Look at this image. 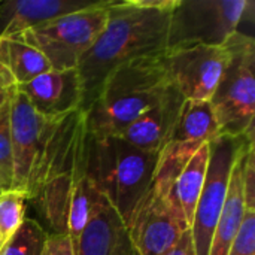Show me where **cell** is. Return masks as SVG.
I'll use <instances>...</instances> for the list:
<instances>
[{"label": "cell", "mask_w": 255, "mask_h": 255, "mask_svg": "<svg viewBox=\"0 0 255 255\" xmlns=\"http://www.w3.org/2000/svg\"><path fill=\"white\" fill-rule=\"evenodd\" d=\"M13 185L27 200L67 173L84 149L90 131L84 109L63 117L37 114L18 90L10 102Z\"/></svg>", "instance_id": "6da1fadb"}, {"label": "cell", "mask_w": 255, "mask_h": 255, "mask_svg": "<svg viewBox=\"0 0 255 255\" xmlns=\"http://www.w3.org/2000/svg\"><path fill=\"white\" fill-rule=\"evenodd\" d=\"M178 0H114L108 22L76 70L85 109L103 81L120 66L167 51L170 15Z\"/></svg>", "instance_id": "7a4b0ae2"}, {"label": "cell", "mask_w": 255, "mask_h": 255, "mask_svg": "<svg viewBox=\"0 0 255 255\" xmlns=\"http://www.w3.org/2000/svg\"><path fill=\"white\" fill-rule=\"evenodd\" d=\"M164 54L128 61L103 81L84 109L93 136H120L163 97L172 85Z\"/></svg>", "instance_id": "3957f363"}, {"label": "cell", "mask_w": 255, "mask_h": 255, "mask_svg": "<svg viewBox=\"0 0 255 255\" xmlns=\"http://www.w3.org/2000/svg\"><path fill=\"white\" fill-rule=\"evenodd\" d=\"M197 149L178 145L163 149L152 184L127 227L137 255H163L190 229L175 194V181Z\"/></svg>", "instance_id": "277c9868"}, {"label": "cell", "mask_w": 255, "mask_h": 255, "mask_svg": "<svg viewBox=\"0 0 255 255\" xmlns=\"http://www.w3.org/2000/svg\"><path fill=\"white\" fill-rule=\"evenodd\" d=\"M160 155L142 151L121 136L96 137L91 134L90 173L93 182L126 227L152 184Z\"/></svg>", "instance_id": "5b68a950"}, {"label": "cell", "mask_w": 255, "mask_h": 255, "mask_svg": "<svg viewBox=\"0 0 255 255\" xmlns=\"http://www.w3.org/2000/svg\"><path fill=\"white\" fill-rule=\"evenodd\" d=\"M227 45L230 60L209 102L221 136L242 137L254 134L255 40L238 31Z\"/></svg>", "instance_id": "8992f818"}, {"label": "cell", "mask_w": 255, "mask_h": 255, "mask_svg": "<svg viewBox=\"0 0 255 255\" xmlns=\"http://www.w3.org/2000/svg\"><path fill=\"white\" fill-rule=\"evenodd\" d=\"M250 6L248 0H178L170 15L167 51L226 45L239 31Z\"/></svg>", "instance_id": "52a82bcc"}, {"label": "cell", "mask_w": 255, "mask_h": 255, "mask_svg": "<svg viewBox=\"0 0 255 255\" xmlns=\"http://www.w3.org/2000/svg\"><path fill=\"white\" fill-rule=\"evenodd\" d=\"M114 0L85 9L36 28L18 37L39 49L52 70L76 69L85 52L94 45L108 22V9Z\"/></svg>", "instance_id": "ba28073f"}, {"label": "cell", "mask_w": 255, "mask_h": 255, "mask_svg": "<svg viewBox=\"0 0 255 255\" xmlns=\"http://www.w3.org/2000/svg\"><path fill=\"white\" fill-rule=\"evenodd\" d=\"M250 142H254V134L242 137L218 136L209 142L211 155L208 172L190 227L196 255H209L212 235L227 196L235 163Z\"/></svg>", "instance_id": "9c48e42d"}, {"label": "cell", "mask_w": 255, "mask_h": 255, "mask_svg": "<svg viewBox=\"0 0 255 255\" xmlns=\"http://www.w3.org/2000/svg\"><path fill=\"white\" fill-rule=\"evenodd\" d=\"M167 72L173 87L191 100H211L230 60L229 45H196L166 51Z\"/></svg>", "instance_id": "30bf717a"}, {"label": "cell", "mask_w": 255, "mask_h": 255, "mask_svg": "<svg viewBox=\"0 0 255 255\" xmlns=\"http://www.w3.org/2000/svg\"><path fill=\"white\" fill-rule=\"evenodd\" d=\"M76 253L78 255H134L124 221L97 188L90 220L76 244Z\"/></svg>", "instance_id": "8fae6325"}, {"label": "cell", "mask_w": 255, "mask_h": 255, "mask_svg": "<svg viewBox=\"0 0 255 255\" xmlns=\"http://www.w3.org/2000/svg\"><path fill=\"white\" fill-rule=\"evenodd\" d=\"M108 0H12L0 1V37L19 36L58 18L105 4Z\"/></svg>", "instance_id": "7c38bea8"}, {"label": "cell", "mask_w": 255, "mask_h": 255, "mask_svg": "<svg viewBox=\"0 0 255 255\" xmlns=\"http://www.w3.org/2000/svg\"><path fill=\"white\" fill-rule=\"evenodd\" d=\"M184 100L185 97L172 84L163 97L120 136L142 151L161 154L172 139Z\"/></svg>", "instance_id": "4fadbf2b"}, {"label": "cell", "mask_w": 255, "mask_h": 255, "mask_svg": "<svg viewBox=\"0 0 255 255\" xmlns=\"http://www.w3.org/2000/svg\"><path fill=\"white\" fill-rule=\"evenodd\" d=\"M18 90L33 109L45 117H63L82 106V87L76 69L49 70Z\"/></svg>", "instance_id": "5bb4252c"}, {"label": "cell", "mask_w": 255, "mask_h": 255, "mask_svg": "<svg viewBox=\"0 0 255 255\" xmlns=\"http://www.w3.org/2000/svg\"><path fill=\"white\" fill-rule=\"evenodd\" d=\"M254 145V142H250L241 155L238 157L229 188H227V196L220 214V218L217 221L214 235H212V242L209 248V255H227L230 245L238 235L241 224L244 221V215L247 212L245 208V199H244V166H245V157L248 148Z\"/></svg>", "instance_id": "9a60e30c"}, {"label": "cell", "mask_w": 255, "mask_h": 255, "mask_svg": "<svg viewBox=\"0 0 255 255\" xmlns=\"http://www.w3.org/2000/svg\"><path fill=\"white\" fill-rule=\"evenodd\" d=\"M218 136L220 126L211 102L185 99L169 145L200 148Z\"/></svg>", "instance_id": "2e32d148"}, {"label": "cell", "mask_w": 255, "mask_h": 255, "mask_svg": "<svg viewBox=\"0 0 255 255\" xmlns=\"http://www.w3.org/2000/svg\"><path fill=\"white\" fill-rule=\"evenodd\" d=\"M0 64L9 70L18 87L52 70L43 54L18 36L0 37Z\"/></svg>", "instance_id": "e0dca14e"}, {"label": "cell", "mask_w": 255, "mask_h": 255, "mask_svg": "<svg viewBox=\"0 0 255 255\" xmlns=\"http://www.w3.org/2000/svg\"><path fill=\"white\" fill-rule=\"evenodd\" d=\"M209 155H211V145L209 143L202 145L188 158V161L179 170L175 181V194L190 227L193 224L194 211L205 184Z\"/></svg>", "instance_id": "ac0fdd59"}, {"label": "cell", "mask_w": 255, "mask_h": 255, "mask_svg": "<svg viewBox=\"0 0 255 255\" xmlns=\"http://www.w3.org/2000/svg\"><path fill=\"white\" fill-rule=\"evenodd\" d=\"M48 235L37 221L25 218L19 229L3 244L0 255H42Z\"/></svg>", "instance_id": "d6986e66"}, {"label": "cell", "mask_w": 255, "mask_h": 255, "mask_svg": "<svg viewBox=\"0 0 255 255\" xmlns=\"http://www.w3.org/2000/svg\"><path fill=\"white\" fill-rule=\"evenodd\" d=\"M10 100L0 108V187L3 191L13 185V148L10 131Z\"/></svg>", "instance_id": "ffe728a7"}, {"label": "cell", "mask_w": 255, "mask_h": 255, "mask_svg": "<svg viewBox=\"0 0 255 255\" xmlns=\"http://www.w3.org/2000/svg\"><path fill=\"white\" fill-rule=\"evenodd\" d=\"M27 197L15 190L3 191L0 196V233L4 242L19 229L25 220Z\"/></svg>", "instance_id": "44dd1931"}, {"label": "cell", "mask_w": 255, "mask_h": 255, "mask_svg": "<svg viewBox=\"0 0 255 255\" xmlns=\"http://www.w3.org/2000/svg\"><path fill=\"white\" fill-rule=\"evenodd\" d=\"M227 255H255V211H248Z\"/></svg>", "instance_id": "7402d4cb"}, {"label": "cell", "mask_w": 255, "mask_h": 255, "mask_svg": "<svg viewBox=\"0 0 255 255\" xmlns=\"http://www.w3.org/2000/svg\"><path fill=\"white\" fill-rule=\"evenodd\" d=\"M244 199L245 208L255 211V151L251 145L247 151L245 166H244Z\"/></svg>", "instance_id": "603a6c76"}, {"label": "cell", "mask_w": 255, "mask_h": 255, "mask_svg": "<svg viewBox=\"0 0 255 255\" xmlns=\"http://www.w3.org/2000/svg\"><path fill=\"white\" fill-rule=\"evenodd\" d=\"M42 255H78L76 244L69 235H48Z\"/></svg>", "instance_id": "cb8c5ba5"}, {"label": "cell", "mask_w": 255, "mask_h": 255, "mask_svg": "<svg viewBox=\"0 0 255 255\" xmlns=\"http://www.w3.org/2000/svg\"><path fill=\"white\" fill-rule=\"evenodd\" d=\"M16 82L6 67L0 64V108L13 97L16 91Z\"/></svg>", "instance_id": "d4e9b609"}, {"label": "cell", "mask_w": 255, "mask_h": 255, "mask_svg": "<svg viewBox=\"0 0 255 255\" xmlns=\"http://www.w3.org/2000/svg\"><path fill=\"white\" fill-rule=\"evenodd\" d=\"M163 255H196L191 229L184 232V235L178 239V242L172 248H169Z\"/></svg>", "instance_id": "484cf974"}, {"label": "cell", "mask_w": 255, "mask_h": 255, "mask_svg": "<svg viewBox=\"0 0 255 255\" xmlns=\"http://www.w3.org/2000/svg\"><path fill=\"white\" fill-rule=\"evenodd\" d=\"M3 244H4V239L1 238V233H0V250H1V247H3Z\"/></svg>", "instance_id": "4316f807"}, {"label": "cell", "mask_w": 255, "mask_h": 255, "mask_svg": "<svg viewBox=\"0 0 255 255\" xmlns=\"http://www.w3.org/2000/svg\"><path fill=\"white\" fill-rule=\"evenodd\" d=\"M1 193H3V190H1V187H0V196H1Z\"/></svg>", "instance_id": "83f0119b"}]
</instances>
